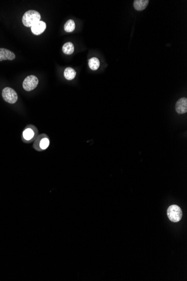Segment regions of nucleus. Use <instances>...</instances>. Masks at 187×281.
Returning <instances> with one entry per match:
<instances>
[{
  "label": "nucleus",
  "mask_w": 187,
  "mask_h": 281,
  "mask_svg": "<svg viewBox=\"0 0 187 281\" xmlns=\"http://www.w3.org/2000/svg\"><path fill=\"white\" fill-rule=\"evenodd\" d=\"M41 16L39 12L35 10H29L25 12L22 18L23 24L26 27H31L40 21Z\"/></svg>",
  "instance_id": "1"
},
{
  "label": "nucleus",
  "mask_w": 187,
  "mask_h": 281,
  "mask_svg": "<svg viewBox=\"0 0 187 281\" xmlns=\"http://www.w3.org/2000/svg\"><path fill=\"white\" fill-rule=\"evenodd\" d=\"M167 214L169 219L171 222H179L182 219L183 213L181 208L179 206L172 205L168 208Z\"/></svg>",
  "instance_id": "2"
},
{
  "label": "nucleus",
  "mask_w": 187,
  "mask_h": 281,
  "mask_svg": "<svg viewBox=\"0 0 187 281\" xmlns=\"http://www.w3.org/2000/svg\"><path fill=\"white\" fill-rule=\"evenodd\" d=\"M3 98L6 102L11 104L16 103L18 98L16 92L11 88L6 87L4 88L2 92Z\"/></svg>",
  "instance_id": "3"
},
{
  "label": "nucleus",
  "mask_w": 187,
  "mask_h": 281,
  "mask_svg": "<svg viewBox=\"0 0 187 281\" xmlns=\"http://www.w3.org/2000/svg\"><path fill=\"white\" fill-rule=\"evenodd\" d=\"M38 79L35 75H29L27 76L22 83V87L24 90L30 92L36 88L38 84Z\"/></svg>",
  "instance_id": "4"
},
{
  "label": "nucleus",
  "mask_w": 187,
  "mask_h": 281,
  "mask_svg": "<svg viewBox=\"0 0 187 281\" xmlns=\"http://www.w3.org/2000/svg\"><path fill=\"white\" fill-rule=\"evenodd\" d=\"M175 110L176 112L179 114H184L187 112V98H182L179 99L176 102L175 105Z\"/></svg>",
  "instance_id": "5"
},
{
  "label": "nucleus",
  "mask_w": 187,
  "mask_h": 281,
  "mask_svg": "<svg viewBox=\"0 0 187 281\" xmlns=\"http://www.w3.org/2000/svg\"><path fill=\"white\" fill-rule=\"evenodd\" d=\"M15 59V55L13 52L6 49L0 48V61L3 60H13Z\"/></svg>",
  "instance_id": "6"
},
{
  "label": "nucleus",
  "mask_w": 187,
  "mask_h": 281,
  "mask_svg": "<svg viewBox=\"0 0 187 281\" xmlns=\"http://www.w3.org/2000/svg\"><path fill=\"white\" fill-rule=\"evenodd\" d=\"M46 29V24L44 21H39L31 27V31L35 35L38 36L43 33Z\"/></svg>",
  "instance_id": "7"
},
{
  "label": "nucleus",
  "mask_w": 187,
  "mask_h": 281,
  "mask_svg": "<svg viewBox=\"0 0 187 281\" xmlns=\"http://www.w3.org/2000/svg\"><path fill=\"white\" fill-rule=\"evenodd\" d=\"M149 3L148 0H136L133 2L134 9L138 11H142L146 9Z\"/></svg>",
  "instance_id": "8"
},
{
  "label": "nucleus",
  "mask_w": 187,
  "mask_h": 281,
  "mask_svg": "<svg viewBox=\"0 0 187 281\" xmlns=\"http://www.w3.org/2000/svg\"><path fill=\"white\" fill-rule=\"evenodd\" d=\"M76 75V72L75 70L71 68H67L65 69L64 71V76L65 78L71 80L75 78Z\"/></svg>",
  "instance_id": "9"
},
{
  "label": "nucleus",
  "mask_w": 187,
  "mask_h": 281,
  "mask_svg": "<svg viewBox=\"0 0 187 281\" xmlns=\"http://www.w3.org/2000/svg\"><path fill=\"white\" fill-rule=\"evenodd\" d=\"M62 51L66 55H71L74 51V45L71 42H67L62 47Z\"/></svg>",
  "instance_id": "10"
},
{
  "label": "nucleus",
  "mask_w": 187,
  "mask_h": 281,
  "mask_svg": "<svg viewBox=\"0 0 187 281\" xmlns=\"http://www.w3.org/2000/svg\"><path fill=\"white\" fill-rule=\"evenodd\" d=\"M89 66L92 70H96L100 66L99 60L96 57H92L89 60Z\"/></svg>",
  "instance_id": "11"
},
{
  "label": "nucleus",
  "mask_w": 187,
  "mask_h": 281,
  "mask_svg": "<svg viewBox=\"0 0 187 281\" xmlns=\"http://www.w3.org/2000/svg\"><path fill=\"white\" fill-rule=\"evenodd\" d=\"M64 31L68 33L72 32L75 29V23L73 20H69L65 23L64 26Z\"/></svg>",
  "instance_id": "12"
},
{
  "label": "nucleus",
  "mask_w": 187,
  "mask_h": 281,
  "mask_svg": "<svg viewBox=\"0 0 187 281\" xmlns=\"http://www.w3.org/2000/svg\"><path fill=\"white\" fill-rule=\"evenodd\" d=\"M34 132L31 129H27L23 132V137L26 140H29L33 138Z\"/></svg>",
  "instance_id": "13"
},
{
  "label": "nucleus",
  "mask_w": 187,
  "mask_h": 281,
  "mask_svg": "<svg viewBox=\"0 0 187 281\" xmlns=\"http://www.w3.org/2000/svg\"><path fill=\"white\" fill-rule=\"evenodd\" d=\"M49 145V140L47 138H44L40 142V147L42 149H46Z\"/></svg>",
  "instance_id": "14"
}]
</instances>
